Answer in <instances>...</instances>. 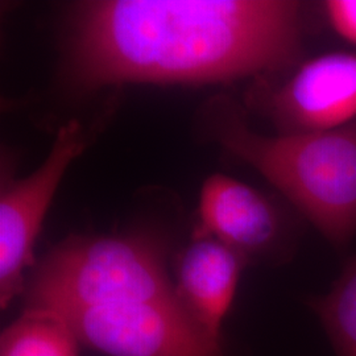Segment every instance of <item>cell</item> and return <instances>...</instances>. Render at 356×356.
Returning a JSON list of instances; mask_svg holds the SVG:
<instances>
[{"instance_id":"6da1fadb","label":"cell","mask_w":356,"mask_h":356,"mask_svg":"<svg viewBox=\"0 0 356 356\" xmlns=\"http://www.w3.org/2000/svg\"><path fill=\"white\" fill-rule=\"evenodd\" d=\"M291 0H102L79 7L70 67L88 89L123 82H229L300 64Z\"/></svg>"},{"instance_id":"7a4b0ae2","label":"cell","mask_w":356,"mask_h":356,"mask_svg":"<svg viewBox=\"0 0 356 356\" xmlns=\"http://www.w3.org/2000/svg\"><path fill=\"white\" fill-rule=\"evenodd\" d=\"M28 301L106 355L223 356L179 300L159 251L140 238L65 241L40 264Z\"/></svg>"},{"instance_id":"3957f363","label":"cell","mask_w":356,"mask_h":356,"mask_svg":"<svg viewBox=\"0 0 356 356\" xmlns=\"http://www.w3.org/2000/svg\"><path fill=\"white\" fill-rule=\"evenodd\" d=\"M216 143L270 182L337 250L356 236V120L326 132L263 135L242 106L216 97L206 106Z\"/></svg>"},{"instance_id":"277c9868","label":"cell","mask_w":356,"mask_h":356,"mask_svg":"<svg viewBox=\"0 0 356 356\" xmlns=\"http://www.w3.org/2000/svg\"><path fill=\"white\" fill-rule=\"evenodd\" d=\"M254 106L280 134L326 132L356 120V53H322L296 65L281 83L261 81Z\"/></svg>"},{"instance_id":"5b68a950","label":"cell","mask_w":356,"mask_h":356,"mask_svg":"<svg viewBox=\"0 0 356 356\" xmlns=\"http://www.w3.org/2000/svg\"><path fill=\"white\" fill-rule=\"evenodd\" d=\"M85 147L76 122L58 131L45 161L28 177L3 188L0 195V304L6 309L24 291V270L33 244L66 169Z\"/></svg>"},{"instance_id":"8992f818","label":"cell","mask_w":356,"mask_h":356,"mask_svg":"<svg viewBox=\"0 0 356 356\" xmlns=\"http://www.w3.org/2000/svg\"><path fill=\"white\" fill-rule=\"evenodd\" d=\"M204 234L229 245L244 257L264 259L288 243V227L279 206L267 194L239 179L214 175L204 182L200 201Z\"/></svg>"},{"instance_id":"52a82bcc","label":"cell","mask_w":356,"mask_h":356,"mask_svg":"<svg viewBox=\"0 0 356 356\" xmlns=\"http://www.w3.org/2000/svg\"><path fill=\"white\" fill-rule=\"evenodd\" d=\"M245 263L229 245L197 232L179 256L178 297L206 334L218 342Z\"/></svg>"},{"instance_id":"ba28073f","label":"cell","mask_w":356,"mask_h":356,"mask_svg":"<svg viewBox=\"0 0 356 356\" xmlns=\"http://www.w3.org/2000/svg\"><path fill=\"white\" fill-rule=\"evenodd\" d=\"M78 342L58 316L28 307L3 331L0 356H78Z\"/></svg>"},{"instance_id":"9c48e42d","label":"cell","mask_w":356,"mask_h":356,"mask_svg":"<svg viewBox=\"0 0 356 356\" xmlns=\"http://www.w3.org/2000/svg\"><path fill=\"white\" fill-rule=\"evenodd\" d=\"M309 306L319 319L337 356H356V254L350 257L323 296Z\"/></svg>"},{"instance_id":"30bf717a","label":"cell","mask_w":356,"mask_h":356,"mask_svg":"<svg viewBox=\"0 0 356 356\" xmlns=\"http://www.w3.org/2000/svg\"><path fill=\"white\" fill-rule=\"evenodd\" d=\"M323 10L332 31L356 47V0H327Z\"/></svg>"}]
</instances>
